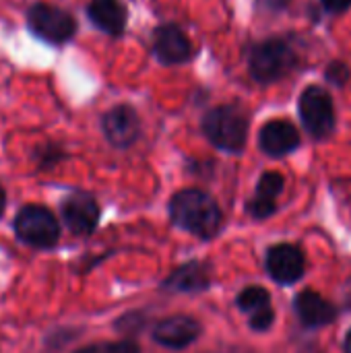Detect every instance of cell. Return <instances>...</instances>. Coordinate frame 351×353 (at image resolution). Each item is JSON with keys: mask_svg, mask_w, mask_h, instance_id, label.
Returning <instances> with one entry per match:
<instances>
[{"mask_svg": "<svg viewBox=\"0 0 351 353\" xmlns=\"http://www.w3.org/2000/svg\"><path fill=\"white\" fill-rule=\"evenodd\" d=\"M168 211L176 228L201 240L215 238L223 223V213L217 201L201 188H184L176 192Z\"/></svg>", "mask_w": 351, "mask_h": 353, "instance_id": "1", "label": "cell"}, {"mask_svg": "<svg viewBox=\"0 0 351 353\" xmlns=\"http://www.w3.org/2000/svg\"><path fill=\"white\" fill-rule=\"evenodd\" d=\"M211 285V271L201 261H190L180 265L166 281L163 290L176 292V294H199L209 290Z\"/></svg>", "mask_w": 351, "mask_h": 353, "instance_id": "15", "label": "cell"}, {"mask_svg": "<svg viewBox=\"0 0 351 353\" xmlns=\"http://www.w3.org/2000/svg\"><path fill=\"white\" fill-rule=\"evenodd\" d=\"M238 308L250 316V327L259 333L269 331L275 321V312L271 308V296L265 288L250 285L240 292L236 300Z\"/></svg>", "mask_w": 351, "mask_h": 353, "instance_id": "13", "label": "cell"}, {"mask_svg": "<svg viewBox=\"0 0 351 353\" xmlns=\"http://www.w3.org/2000/svg\"><path fill=\"white\" fill-rule=\"evenodd\" d=\"M285 180L279 172H265L257 184L254 196L248 201V213L252 219L263 221L269 219L277 211V196L283 192Z\"/></svg>", "mask_w": 351, "mask_h": 353, "instance_id": "14", "label": "cell"}, {"mask_svg": "<svg viewBox=\"0 0 351 353\" xmlns=\"http://www.w3.org/2000/svg\"><path fill=\"white\" fill-rule=\"evenodd\" d=\"M290 2H292V0H259V4H261L265 10H273V12L283 10Z\"/></svg>", "mask_w": 351, "mask_h": 353, "instance_id": "23", "label": "cell"}, {"mask_svg": "<svg viewBox=\"0 0 351 353\" xmlns=\"http://www.w3.org/2000/svg\"><path fill=\"white\" fill-rule=\"evenodd\" d=\"M267 271L279 285H292L304 277L306 261L300 248L292 244H277L267 252Z\"/></svg>", "mask_w": 351, "mask_h": 353, "instance_id": "8", "label": "cell"}, {"mask_svg": "<svg viewBox=\"0 0 351 353\" xmlns=\"http://www.w3.org/2000/svg\"><path fill=\"white\" fill-rule=\"evenodd\" d=\"M259 147L269 157H283L300 147V132L288 120H271L261 128Z\"/></svg>", "mask_w": 351, "mask_h": 353, "instance_id": "11", "label": "cell"}, {"mask_svg": "<svg viewBox=\"0 0 351 353\" xmlns=\"http://www.w3.org/2000/svg\"><path fill=\"white\" fill-rule=\"evenodd\" d=\"M350 77H351L350 66H348L345 62H341V60H333V62L325 68V81H327V83H331V85H335V87H343V85H348Z\"/></svg>", "mask_w": 351, "mask_h": 353, "instance_id": "18", "label": "cell"}, {"mask_svg": "<svg viewBox=\"0 0 351 353\" xmlns=\"http://www.w3.org/2000/svg\"><path fill=\"white\" fill-rule=\"evenodd\" d=\"M74 353H99V345H89V347H83Z\"/></svg>", "mask_w": 351, "mask_h": 353, "instance_id": "25", "label": "cell"}, {"mask_svg": "<svg viewBox=\"0 0 351 353\" xmlns=\"http://www.w3.org/2000/svg\"><path fill=\"white\" fill-rule=\"evenodd\" d=\"M62 221L68 228L70 234L74 236H91L97 230L99 223V205L97 201L83 190H74L70 192L62 205Z\"/></svg>", "mask_w": 351, "mask_h": 353, "instance_id": "7", "label": "cell"}, {"mask_svg": "<svg viewBox=\"0 0 351 353\" xmlns=\"http://www.w3.org/2000/svg\"><path fill=\"white\" fill-rule=\"evenodd\" d=\"M4 207H6V194H4V188L0 186V217L4 213Z\"/></svg>", "mask_w": 351, "mask_h": 353, "instance_id": "24", "label": "cell"}, {"mask_svg": "<svg viewBox=\"0 0 351 353\" xmlns=\"http://www.w3.org/2000/svg\"><path fill=\"white\" fill-rule=\"evenodd\" d=\"M190 39L178 25H161L153 37V52L163 64H180L190 58Z\"/></svg>", "mask_w": 351, "mask_h": 353, "instance_id": "12", "label": "cell"}, {"mask_svg": "<svg viewBox=\"0 0 351 353\" xmlns=\"http://www.w3.org/2000/svg\"><path fill=\"white\" fill-rule=\"evenodd\" d=\"M343 347H345V353H351V329H350V333L345 335V343H343Z\"/></svg>", "mask_w": 351, "mask_h": 353, "instance_id": "26", "label": "cell"}, {"mask_svg": "<svg viewBox=\"0 0 351 353\" xmlns=\"http://www.w3.org/2000/svg\"><path fill=\"white\" fill-rule=\"evenodd\" d=\"M27 21H29V29L46 39V41H52V43H64L68 41L72 35H74V29H77V23L74 19L58 8V6H52V4H33L29 8V14H27Z\"/></svg>", "mask_w": 351, "mask_h": 353, "instance_id": "6", "label": "cell"}, {"mask_svg": "<svg viewBox=\"0 0 351 353\" xmlns=\"http://www.w3.org/2000/svg\"><path fill=\"white\" fill-rule=\"evenodd\" d=\"M99 353H141V347L132 339H122V341H116V343L99 345Z\"/></svg>", "mask_w": 351, "mask_h": 353, "instance_id": "20", "label": "cell"}, {"mask_svg": "<svg viewBox=\"0 0 351 353\" xmlns=\"http://www.w3.org/2000/svg\"><path fill=\"white\" fill-rule=\"evenodd\" d=\"M298 58L294 48L285 39H267L254 46L250 54V74L257 83L269 85L279 79H283L294 66Z\"/></svg>", "mask_w": 351, "mask_h": 353, "instance_id": "3", "label": "cell"}, {"mask_svg": "<svg viewBox=\"0 0 351 353\" xmlns=\"http://www.w3.org/2000/svg\"><path fill=\"white\" fill-rule=\"evenodd\" d=\"M296 314L308 329H319L325 325H331L337 319V310L333 304H329L325 298H321L317 292H302L294 302Z\"/></svg>", "mask_w": 351, "mask_h": 353, "instance_id": "16", "label": "cell"}, {"mask_svg": "<svg viewBox=\"0 0 351 353\" xmlns=\"http://www.w3.org/2000/svg\"><path fill=\"white\" fill-rule=\"evenodd\" d=\"M87 12L95 27L110 35H120L126 27V8L120 0H91Z\"/></svg>", "mask_w": 351, "mask_h": 353, "instance_id": "17", "label": "cell"}, {"mask_svg": "<svg viewBox=\"0 0 351 353\" xmlns=\"http://www.w3.org/2000/svg\"><path fill=\"white\" fill-rule=\"evenodd\" d=\"M17 238L31 248H52L60 238V223L54 213L41 205H25L12 221Z\"/></svg>", "mask_w": 351, "mask_h": 353, "instance_id": "4", "label": "cell"}, {"mask_svg": "<svg viewBox=\"0 0 351 353\" xmlns=\"http://www.w3.org/2000/svg\"><path fill=\"white\" fill-rule=\"evenodd\" d=\"M101 128H103L106 139L114 147L126 149V147H130L139 139V134H141V120H139V114L130 105H116V108H112L103 116Z\"/></svg>", "mask_w": 351, "mask_h": 353, "instance_id": "10", "label": "cell"}, {"mask_svg": "<svg viewBox=\"0 0 351 353\" xmlns=\"http://www.w3.org/2000/svg\"><path fill=\"white\" fill-rule=\"evenodd\" d=\"M323 10L331 12V14H341L351 8V0H319Z\"/></svg>", "mask_w": 351, "mask_h": 353, "instance_id": "22", "label": "cell"}, {"mask_svg": "<svg viewBox=\"0 0 351 353\" xmlns=\"http://www.w3.org/2000/svg\"><path fill=\"white\" fill-rule=\"evenodd\" d=\"M37 157H39V170H46V168H54L60 159H64V151H60L56 145H48L43 153H39Z\"/></svg>", "mask_w": 351, "mask_h": 353, "instance_id": "21", "label": "cell"}, {"mask_svg": "<svg viewBox=\"0 0 351 353\" xmlns=\"http://www.w3.org/2000/svg\"><path fill=\"white\" fill-rule=\"evenodd\" d=\"M199 337H201V325L192 316H184V314L168 316L153 327L155 343L168 350H186Z\"/></svg>", "mask_w": 351, "mask_h": 353, "instance_id": "9", "label": "cell"}, {"mask_svg": "<svg viewBox=\"0 0 351 353\" xmlns=\"http://www.w3.org/2000/svg\"><path fill=\"white\" fill-rule=\"evenodd\" d=\"M145 316L141 312H128L124 316L118 319L116 323V331L124 333V335H137L143 327H145Z\"/></svg>", "mask_w": 351, "mask_h": 353, "instance_id": "19", "label": "cell"}, {"mask_svg": "<svg viewBox=\"0 0 351 353\" xmlns=\"http://www.w3.org/2000/svg\"><path fill=\"white\" fill-rule=\"evenodd\" d=\"M203 132L217 149L242 153L248 139V118L234 105H219L203 118Z\"/></svg>", "mask_w": 351, "mask_h": 353, "instance_id": "2", "label": "cell"}, {"mask_svg": "<svg viewBox=\"0 0 351 353\" xmlns=\"http://www.w3.org/2000/svg\"><path fill=\"white\" fill-rule=\"evenodd\" d=\"M298 112L304 128L312 139H327L335 130V105L327 89L319 85L306 87L300 95Z\"/></svg>", "mask_w": 351, "mask_h": 353, "instance_id": "5", "label": "cell"}]
</instances>
